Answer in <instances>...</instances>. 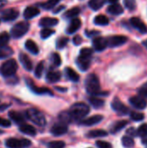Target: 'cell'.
<instances>
[{
	"label": "cell",
	"instance_id": "cell-1",
	"mask_svg": "<svg viewBox=\"0 0 147 148\" xmlns=\"http://www.w3.org/2000/svg\"><path fill=\"white\" fill-rule=\"evenodd\" d=\"M90 108L88 105L82 102L75 103L69 109V113L74 121H80L88 114Z\"/></svg>",
	"mask_w": 147,
	"mask_h": 148
},
{
	"label": "cell",
	"instance_id": "cell-2",
	"mask_svg": "<svg viewBox=\"0 0 147 148\" xmlns=\"http://www.w3.org/2000/svg\"><path fill=\"white\" fill-rule=\"evenodd\" d=\"M86 90L90 95H101V84L98 76L95 74H90L87 76L85 80Z\"/></svg>",
	"mask_w": 147,
	"mask_h": 148
},
{
	"label": "cell",
	"instance_id": "cell-3",
	"mask_svg": "<svg viewBox=\"0 0 147 148\" xmlns=\"http://www.w3.org/2000/svg\"><path fill=\"white\" fill-rule=\"evenodd\" d=\"M26 116L33 123L39 127H44L46 125V119L42 112L36 108H29L26 111Z\"/></svg>",
	"mask_w": 147,
	"mask_h": 148
},
{
	"label": "cell",
	"instance_id": "cell-4",
	"mask_svg": "<svg viewBox=\"0 0 147 148\" xmlns=\"http://www.w3.org/2000/svg\"><path fill=\"white\" fill-rule=\"evenodd\" d=\"M17 63L16 60L14 59H10L6 62H4L1 67H0V74L3 77H10L14 75L17 70Z\"/></svg>",
	"mask_w": 147,
	"mask_h": 148
},
{
	"label": "cell",
	"instance_id": "cell-5",
	"mask_svg": "<svg viewBox=\"0 0 147 148\" xmlns=\"http://www.w3.org/2000/svg\"><path fill=\"white\" fill-rule=\"evenodd\" d=\"M29 29V23L27 21H22L16 23L12 27L10 30V35L15 39L20 38L28 32Z\"/></svg>",
	"mask_w": 147,
	"mask_h": 148
},
{
	"label": "cell",
	"instance_id": "cell-6",
	"mask_svg": "<svg viewBox=\"0 0 147 148\" xmlns=\"http://www.w3.org/2000/svg\"><path fill=\"white\" fill-rule=\"evenodd\" d=\"M31 145L30 140L27 139H16L10 138L6 140L5 146L8 148H26Z\"/></svg>",
	"mask_w": 147,
	"mask_h": 148
},
{
	"label": "cell",
	"instance_id": "cell-7",
	"mask_svg": "<svg viewBox=\"0 0 147 148\" xmlns=\"http://www.w3.org/2000/svg\"><path fill=\"white\" fill-rule=\"evenodd\" d=\"M107 39V46L110 48H115L124 45L127 42V37L121 35H116L109 36Z\"/></svg>",
	"mask_w": 147,
	"mask_h": 148
},
{
	"label": "cell",
	"instance_id": "cell-8",
	"mask_svg": "<svg viewBox=\"0 0 147 148\" xmlns=\"http://www.w3.org/2000/svg\"><path fill=\"white\" fill-rule=\"evenodd\" d=\"M111 107L120 115H126L129 113V108L118 98L113 99Z\"/></svg>",
	"mask_w": 147,
	"mask_h": 148
},
{
	"label": "cell",
	"instance_id": "cell-9",
	"mask_svg": "<svg viewBox=\"0 0 147 148\" xmlns=\"http://www.w3.org/2000/svg\"><path fill=\"white\" fill-rule=\"evenodd\" d=\"M26 82H27V85L29 86V88L31 89V91L34 92V93L36 94V95H53L52 91H51L49 88H43V87H42V88L37 87V86H36V85L34 84V82H33L30 79H29V78L26 79Z\"/></svg>",
	"mask_w": 147,
	"mask_h": 148
},
{
	"label": "cell",
	"instance_id": "cell-10",
	"mask_svg": "<svg viewBox=\"0 0 147 148\" xmlns=\"http://www.w3.org/2000/svg\"><path fill=\"white\" fill-rule=\"evenodd\" d=\"M130 104L137 109H145L147 107V101L142 96H133L129 99Z\"/></svg>",
	"mask_w": 147,
	"mask_h": 148
},
{
	"label": "cell",
	"instance_id": "cell-11",
	"mask_svg": "<svg viewBox=\"0 0 147 148\" xmlns=\"http://www.w3.org/2000/svg\"><path fill=\"white\" fill-rule=\"evenodd\" d=\"M18 16H19L18 10L15 9H7L2 12L1 18L4 22H10V21L16 20L18 17Z\"/></svg>",
	"mask_w": 147,
	"mask_h": 148
},
{
	"label": "cell",
	"instance_id": "cell-12",
	"mask_svg": "<svg viewBox=\"0 0 147 148\" xmlns=\"http://www.w3.org/2000/svg\"><path fill=\"white\" fill-rule=\"evenodd\" d=\"M130 23L134 29H136L140 33H142V34L147 33V26L145 24V23L141 19H139V17L130 18Z\"/></svg>",
	"mask_w": 147,
	"mask_h": 148
},
{
	"label": "cell",
	"instance_id": "cell-13",
	"mask_svg": "<svg viewBox=\"0 0 147 148\" xmlns=\"http://www.w3.org/2000/svg\"><path fill=\"white\" fill-rule=\"evenodd\" d=\"M91 58L92 57H88V56L80 55L79 57L76 60V65L78 66V68L81 71H87L90 67Z\"/></svg>",
	"mask_w": 147,
	"mask_h": 148
},
{
	"label": "cell",
	"instance_id": "cell-14",
	"mask_svg": "<svg viewBox=\"0 0 147 148\" xmlns=\"http://www.w3.org/2000/svg\"><path fill=\"white\" fill-rule=\"evenodd\" d=\"M93 47L96 51H103L106 49L107 46V39L101 37V36H98L95 37L93 40Z\"/></svg>",
	"mask_w": 147,
	"mask_h": 148
},
{
	"label": "cell",
	"instance_id": "cell-15",
	"mask_svg": "<svg viewBox=\"0 0 147 148\" xmlns=\"http://www.w3.org/2000/svg\"><path fill=\"white\" fill-rule=\"evenodd\" d=\"M67 132H68V127L64 123L55 124L50 129V133L54 136H62V135L65 134Z\"/></svg>",
	"mask_w": 147,
	"mask_h": 148
},
{
	"label": "cell",
	"instance_id": "cell-16",
	"mask_svg": "<svg viewBox=\"0 0 147 148\" xmlns=\"http://www.w3.org/2000/svg\"><path fill=\"white\" fill-rule=\"evenodd\" d=\"M81 26V19H79L78 17H75L74 19L71 20L69 25L68 26L67 28V33L71 35V34H74L75 33Z\"/></svg>",
	"mask_w": 147,
	"mask_h": 148
},
{
	"label": "cell",
	"instance_id": "cell-17",
	"mask_svg": "<svg viewBox=\"0 0 147 148\" xmlns=\"http://www.w3.org/2000/svg\"><path fill=\"white\" fill-rule=\"evenodd\" d=\"M39 14H40L39 9L36 7H34V6H28L23 11V16L27 20L34 18L36 16H38Z\"/></svg>",
	"mask_w": 147,
	"mask_h": 148
},
{
	"label": "cell",
	"instance_id": "cell-18",
	"mask_svg": "<svg viewBox=\"0 0 147 148\" xmlns=\"http://www.w3.org/2000/svg\"><path fill=\"white\" fill-rule=\"evenodd\" d=\"M59 21L57 18H54V17H43L40 20L39 22V25L41 27L43 28H50L53 26H55L56 24H58Z\"/></svg>",
	"mask_w": 147,
	"mask_h": 148
},
{
	"label": "cell",
	"instance_id": "cell-19",
	"mask_svg": "<svg viewBox=\"0 0 147 148\" xmlns=\"http://www.w3.org/2000/svg\"><path fill=\"white\" fill-rule=\"evenodd\" d=\"M103 120V116L102 115H100V114H96V115H94L92 117H89L84 121H82L81 122V124L84 125V126H94L98 123H100L101 121Z\"/></svg>",
	"mask_w": 147,
	"mask_h": 148
},
{
	"label": "cell",
	"instance_id": "cell-20",
	"mask_svg": "<svg viewBox=\"0 0 147 148\" xmlns=\"http://www.w3.org/2000/svg\"><path fill=\"white\" fill-rule=\"evenodd\" d=\"M19 60H20V62L22 63L23 67L28 70V71H30L32 70V68H33V64H32V62L31 60L29 59V57L24 54V53H21L20 56H19Z\"/></svg>",
	"mask_w": 147,
	"mask_h": 148
},
{
	"label": "cell",
	"instance_id": "cell-21",
	"mask_svg": "<svg viewBox=\"0 0 147 148\" xmlns=\"http://www.w3.org/2000/svg\"><path fill=\"white\" fill-rule=\"evenodd\" d=\"M61 77H62L61 73L59 71H55V70H50L46 75V80L49 83H55L59 82Z\"/></svg>",
	"mask_w": 147,
	"mask_h": 148
},
{
	"label": "cell",
	"instance_id": "cell-22",
	"mask_svg": "<svg viewBox=\"0 0 147 148\" xmlns=\"http://www.w3.org/2000/svg\"><path fill=\"white\" fill-rule=\"evenodd\" d=\"M19 130L21 133L29 135V136H35L36 134V130L34 127L29 124H22L19 127Z\"/></svg>",
	"mask_w": 147,
	"mask_h": 148
},
{
	"label": "cell",
	"instance_id": "cell-23",
	"mask_svg": "<svg viewBox=\"0 0 147 148\" xmlns=\"http://www.w3.org/2000/svg\"><path fill=\"white\" fill-rule=\"evenodd\" d=\"M107 12L112 14V15H114V16H119V15H121L124 12V9L120 4H119L117 3H112L111 5L108 6Z\"/></svg>",
	"mask_w": 147,
	"mask_h": 148
},
{
	"label": "cell",
	"instance_id": "cell-24",
	"mask_svg": "<svg viewBox=\"0 0 147 148\" xmlns=\"http://www.w3.org/2000/svg\"><path fill=\"white\" fill-rule=\"evenodd\" d=\"M9 117L16 124H23L24 121V116L16 111H10L9 112Z\"/></svg>",
	"mask_w": 147,
	"mask_h": 148
},
{
	"label": "cell",
	"instance_id": "cell-25",
	"mask_svg": "<svg viewBox=\"0 0 147 148\" xmlns=\"http://www.w3.org/2000/svg\"><path fill=\"white\" fill-rule=\"evenodd\" d=\"M127 124H128V122L126 121H118L114 122L113 124V126L111 127V133L117 134L118 132L121 131Z\"/></svg>",
	"mask_w": 147,
	"mask_h": 148
},
{
	"label": "cell",
	"instance_id": "cell-26",
	"mask_svg": "<svg viewBox=\"0 0 147 148\" xmlns=\"http://www.w3.org/2000/svg\"><path fill=\"white\" fill-rule=\"evenodd\" d=\"M13 53H14V51L11 47L7 46V45L0 46V59L7 58L10 56H12Z\"/></svg>",
	"mask_w": 147,
	"mask_h": 148
},
{
	"label": "cell",
	"instance_id": "cell-27",
	"mask_svg": "<svg viewBox=\"0 0 147 148\" xmlns=\"http://www.w3.org/2000/svg\"><path fill=\"white\" fill-rule=\"evenodd\" d=\"M25 48L33 55H37L39 53V49L36 43L32 40H27L25 42Z\"/></svg>",
	"mask_w": 147,
	"mask_h": 148
},
{
	"label": "cell",
	"instance_id": "cell-28",
	"mask_svg": "<svg viewBox=\"0 0 147 148\" xmlns=\"http://www.w3.org/2000/svg\"><path fill=\"white\" fill-rule=\"evenodd\" d=\"M80 13H81L80 8L79 7H74V8L70 9L69 10H68L67 12H65L63 16L66 19H74V18L77 17Z\"/></svg>",
	"mask_w": 147,
	"mask_h": 148
},
{
	"label": "cell",
	"instance_id": "cell-29",
	"mask_svg": "<svg viewBox=\"0 0 147 148\" xmlns=\"http://www.w3.org/2000/svg\"><path fill=\"white\" fill-rule=\"evenodd\" d=\"M65 73H66V75L67 77L68 78V80H70L71 82H77L79 80H80V76L79 75L71 68H66L65 69Z\"/></svg>",
	"mask_w": 147,
	"mask_h": 148
},
{
	"label": "cell",
	"instance_id": "cell-30",
	"mask_svg": "<svg viewBox=\"0 0 147 148\" xmlns=\"http://www.w3.org/2000/svg\"><path fill=\"white\" fill-rule=\"evenodd\" d=\"M105 0H89L88 6L93 10H98L101 9V7L105 4Z\"/></svg>",
	"mask_w": 147,
	"mask_h": 148
},
{
	"label": "cell",
	"instance_id": "cell-31",
	"mask_svg": "<svg viewBox=\"0 0 147 148\" xmlns=\"http://www.w3.org/2000/svg\"><path fill=\"white\" fill-rule=\"evenodd\" d=\"M94 21L96 25H100V26H105L109 23V19L105 15H99L95 16Z\"/></svg>",
	"mask_w": 147,
	"mask_h": 148
},
{
	"label": "cell",
	"instance_id": "cell-32",
	"mask_svg": "<svg viewBox=\"0 0 147 148\" xmlns=\"http://www.w3.org/2000/svg\"><path fill=\"white\" fill-rule=\"evenodd\" d=\"M89 103L91 104V106L94 108H101L104 106L105 101L101 99H99L97 97H91L88 99Z\"/></svg>",
	"mask_w": 147,
	"mask_h": 148
},
{
	"label": "cell",
	"instance_id": "cell-33",
	"mask_svg": "<svg viewBox=\"0 0 147 148\" xmlns=\"http://www.w3.org/2000/svg\"><path fill=\"white\" fill-rule=\"evenodd\" d=\"M107 135V133L104 130H93L87 134L88 138H99V137H105Z\"/></svg>",
	"mask_w": 147,
	"mask_h": 148
},
{
	"label": "cell",
	"instance_id": "cell-34",
	"mask_svg": "<svg viewBox=\"0 0 147 148\" xmlns=\"http://www.w3.org/2000/svg\"><path fill=\"white\" fill-rule=\"evenodd\" d=\"M59 119L60 121H62V123H69V122H72L73 118L69 113V111H64V112H62L60 114H59Z\"/></svg>",
	"mask_w": 147,
	"mask_h": 148
},
{
	"label": "cell",
	"instance_id": "cell-35",
	"mask_svg": "<svg viewBox=\"0 0 147 148\" xmlns=\"http://www.w3.org/2000/svg\"><path fill=\"white\" fill-rule=\"evenodd\" d=\"M123 147L126 148H131L134 147V140L131 136H124L121 140Z\"/></svg>",
	"mask_w": 147,
	"mask_h": 148
},
{
	"label": "cell",
	"instance_id": "cell-36",
	"mask_svg": "<svg viewBox=\"0 0 147 148\" xmlns=\"http://www.w3.org/2000/svg\"><path fill=\"white\" fill-rule=\"evenodd\" d=\"M60 1H61V0H48L47 2L42 3H41L40 5H41L43 9H45V10H51V9H53Z\"/></svg>",
	"mask_w": 147,
	"mask_h": 148
},
{
	"label": "cell",
	"instance_id": "cell-37",
	"mask_svg": "<svg viewBox=\"0 0 147 148\" xmlns=\"http://www.w3.org/2000/svg\"><path fill=\"white\" fill-rule=\"evenodd\" d=\"M68 42H69V39L68 37H65V36L60 37L56 41V48L58 49H63L68 44Z\"/></svg>",
	"mask_w": 147,
	"mask_h": 148
},
{
	"label": "cell",
	"instance_id": "cell-38",
	"mask_svg": "<svg viewBox=\"0 0 147 148\" xmlns=\"http://www.w3.org/2000/svg\"><path fill=\"white\" fill-rule=\"evenodd\" d=\"M55 33V30L50 28H43L41 30V37L42 39H47Z\"/></svg>",
	"mask_w": 147,
	"mask_h": 148
},
{
	"label": "cell",
	"instance_id": "cell-39",
	"mask_svg": "<svg viewBox=\"0 0 147 148\" xmlns=\"http://www.w3.org/2000/svg\"><path fill=\"white\" fill-rule=\"evenodd\" d=\"M43 69H44V63H43V62H40L37 64V66L36 67V69H35V75H36V77L41 78V76L42 75V72H43Z\"/></svg>",
	"mask_w": 147,
	"mask_h": 148
},
{
	"label": "cell",
	"instance_id": "cell-40",
	"mask_svg": "<svg viewBox=\"0 0 147 148\" xmlns=\"http://www.w3.org/2000/svg\"><path fill=\"white\" fill-rule=\"evenodd\" d=\"M9 40H10V36L7 32L0 33V46L7 45Z\"/></svg>",
	"mask_w": 147,
	"mask_h": 148
},
{
	"label": "cell",
	"instance_id": "cell-41",
	"mask_svg": "<svg viewBox=\"0 0 147 148\" xmlns=\"http://www.w3.org/2000/svg\"><path fill=\"white\" fill-rule=\"evenodd\" d=\"M124 4L129 10H134L136 9V0H124Z\"/></svg>",
	"mask_w": 147,
	"mask_h": 148
},
{
	"label": "cell",
	"instance_id": "cell-42",
	"mask_svg": "<svg viewBox=\"0 0 147 148\" xmlns=\"http://www.w3.org/2000/svg\"><path fill=\"white\" fill-rule=\"evenodd\" d=\"M138 135L143 138L147 137V124H142L138 128Z\"/></svg>",
	"mask_w": 147,
	"mask_h": 148
},
{
	"label": "cell",
	"instance_id": "cell-43",
	"mask_svg": "<svg viewBox=\"0 0 147 148\" xmlns=\"http://www.w3.org/2000/svg\"><path fill=\"white\" fill-rule=\"evenodd\" d=\"M64 147H65V142L61 140L51 141L48 145V148H63Z\"/></svg>",
	"mask_w": 147,
	"mask_h": 148
},
{
	"label": "cell",
	"instance_id": "cell-44",
	"mask_svg": "<svg viewBox=\"0 0 147 148\" xmlns=\"http://www.w3.org/2000/svg\"><path fill=\"white\" fill-rule=\"evenodd\" d=\"M130 118L133 120V121H143L145 119V115L141 113H137V112H133L131 113L130 114Z\"/></svg>",
	"mask_w": 147,
	"mask_h": 148
},
{
	"label": "cell",
	"instance_id": "cell-45",
	"mask_svg": "<svg viewBox=\"0 0 147 148\" xmlns=\"http://www.w3.org/2000/svg\"><path fill=\"white\" fill-rule=\"evenodd\" d=\"M52 62H53V64L55 67H59L62 64V59H61L60 55L57 54V53H54L52 55Z\"/></svg>",
	"mask_w": 147,
	"mask_h": 148
},
{
	"label": "cell",
	"instance_id": "cell-46",
	"mask_svg": "<svg viewBox=\"0 0 147 148\" xmlns=\"http://www.w3.org/2000/svg\"><path fill=\"white\" fill-rule=\"evenodd\" d=\"M93 49L91 48H83L81 52H80V55L81 56H88V57H92L93 56Z\"/></svg>",
	"mask_w": 147,
	"mask_h": 148
},
{
	"label": "cell",
	"instance_id": "cell-47",
	"mask_svg": "<svg viewBox=\"0 0 147 148\" xmlns=\"http://www.w3.org/2000/svg\"><path fill=\"white\" fill-rule=\"evenodd\" d=\"M96 147L98 148H113L112 145L109 142L103 140H98L96 142Z\"/></svg>",
	"mask_w": 147,
	"mask_h": 148
},
{
	"label": "cell",
	"instance_id": "cell-48",
	"mask_svg": "<svg viewBox=\"0 0 147 148\" xmlns=\"http://www.w3.org/2000/svg\"><path fill=\"white\" fill-rule=\"evenodd\" d=\"M139 94L140 96H142L143 98L147 99V82H146L139 90Z\"/></svg>",
	"mask_w": 147,
	"mask_h": 148
},
{
	"label": "cell",
	"instance_id": "cell-49",
	"mask_svg": "<svg viewBox=\"0 0 147 148\" xmlns=\"http://www.w3.org/2000/svg\"><path fill=\"white\" fill-rule=\"evenodd\" d=\"M11 125V122L8 120H5L2 117H0V127H10Z\"/></svg>",
	"mask_w": 147,
	"mask_h": 148
},
{
	"label": "cell",
	"instance_id": "cell-50",
	"mask_svg": "<svg viewBox=\"0 0 147 148\" xmlns=\"http://www.w3.org/2000/svg\"><path fill=\"white\" fill-rule=\"evenodd\" d=\"M73 42L75 45H80L81 42H82V38L81 36L79 35H76L74 38H73Z\"/></svg>",
	"mask_w": 147,
	"mask_h": 148
},
{
	"label": "cell",
	"instance_id": "cell-51",
	"mask_svg": "<svg viewBox=\"0 0 147 148\" xmlns=\"http://www.w3.org/2000/svg\"><path fill=\"white\" fill-rule=\"evenodd\" d=\"M126 134L129 135V136H131V137H134V136H138V131H136L133 127H131V128H129L127 131H126Z\"/></svg>",
	"mask_w": 147,
	"mask_h": 148
},
{
	"label": "cell",
	"instance_id": "cell-52",
	"mask_svg": "<svg viewBox=\"0 0 147 148\" xmlns=\"http://www.w3.org/2000/svg\"><path fill=\"white\" fill-rule=\"evenodd\" d=\"M100 32L99 31H94V30H92V31H88V30H86V35L88 36V37H90V36H96V35H98Z\"/></svg>",
	"mask_w": 147,
	"mask_h": 148
},
{
	"label": "cell",
	"instance_id": "cell-53",
	"mask_svg": "<svg viewBox=\"0 0 147 148\" xmlns=\"http://www.w3.org/2000/svg\"><path fill=\"white\" fill-rule=\"evenodd\" d=\"M9 107H10V104H3V105H1V106H0V112L4 111V110L7 109Z\"/></svg>",
	"mask_w": 147,
	"mask_h": 148
},
{
	"label": "cell",
	"instance_id": "cell-54",
	"mask_svg": "<svg viewBox=\"0 0 147 148\" xmlns=\"http://www.w3.org/2000/svg\"><path fill=\"white\" fill-rule=\"evenodd\" d=\"M63 9H64V6H59L58 8H56L55 10H54V13H58V12H60Z\"/></svg>",
	"mask_w": 147,
	"mask_h": 148
},
{
	"label": "cell",
	"instance_id": "cell-55",
	"mask_svg": "<svg viewBox=\"0 0 147 148\" xmlns=\"http://www.w3.org/2000/svg\"><path fill=\"white\" fill-rule=\"evenodd\" d=\"M7 3V0H0V8L4 6Z\"/></svg>",
	"mask_w": 147,
	"mask_h": 148
},
{
	"label": "cell",
	"instance_id": "cell-56",
	"mask_svg": "<svg viewBox=\"0 0 147 148\" xmlns=\"http://www.w3.org/2000/svg\"><path fill=\"white\" fill-rule=\"evenodd\" d=\"M110 3H116L119 0H107Z\"/></svg>",
	"mask_w": 147,
	"mask_h": 148
},
{
	"label": "cell",
	"instance_id": "cell-57",
	"mask_svg": "<svg viewBox=\"0 0 147 148\" xmlns=\"http://www.w3.org/2000/svg\"><path fill=\"white\" fill-rule=\"evenodd\" d=\"M142 43H143V45H144V46H145V47L147 49V39L146 40H144Z\"/></svg>",
	"mask_w": 147,
	"mask_h": 148
},
{
	"label": "cell",
	"instance_id": "cell-58",
	"mask_svg": "<svg viewBox=\"0 0 147 148\" xmlns=\"http://www.w3.org/2000/svg\"><path fill=\"white\" fill-rule=\"evenodd\" d=\"M142 143H143L147 148V140H142Z\"/></svg>",
	"mask_w": 147,
	"mask_h": 148
},
{
	"label": "cell",
	"instance_id": "cell-59",
	"mask_svg": "<svg viewBox=\"0 0 147 148\" xmlns=\"http://www.w3.org/2000/svg\"><path fill=\"white\" fill-rule=\"evenodd\" d=\"M3 132L2 130H0V134H3Z\"/></svg>",
	"mask_w": 147,
	"mask_h": 148
}]
</instances>
